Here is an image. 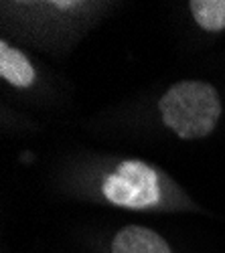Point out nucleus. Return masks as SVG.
<instances>
[{"instance_id": "4", "label": "nucleus", "mask_w": 225, "mask_h": 253, "mask_svg": "<svg viewBox=\"0 0 225 253\" xmlns=\"http://www.w3.org/2000/svg\"><path fill=\"white\" fill-rule=\"evenodd\" d=\"M0 75L14 87H29L35 81V69L27 55L10 47L6 41L0 43Z\"/></svg>"}, {"instance_id": "5", "label": "nucleus", "mask_w": 225, "mask_h": 253, "mask_svg": "<svg viewBox=\"0 0 225 253\" xmlns=\"http://www.w3.org/2000/svg\"><path fill=\"white\" fill-rule=\"evenodd\" d=\"M189 6L201 29L211 33L225 29V0H191Z\"/></svg>"}, {"instance_id": "3", "label": "nucleus", "mask_w": 225, "mask_h": 253, "mask_svg": "<svg viewBox=\"0 0 225 253\" xmlns=\"http://www.w3.org/2000/svg\"><path fill=\"white\" fill-rule=\"evenodd\" d=\"M112 253H171V247L152 229L130 225L114 237Z\"/></svg>"}, {"instance_id": "1", "label": "nucleus", "mask_w": 225, "mask_h": 253, "mask_svg": "<svg viewBox=\"0 0 225 253\" xmlns=\"http://www.w3.org/2000/svg\"><path fill=\"white\" fill-rule=\"evenodd\" d=\"M158 110L169 128L182 140L209 136L221 118V101L213 85L180 81L160 97Z\"/></svg>"}, {"instance_id": "2", "label": "nucleus", "mask_w": 225, "mask_h": 253, "mask_svg": "<svg viewBox=\"0 0 225 253\" xmlns=\"http://www.w3.org/2000/svg\"><path fill=\"white\" fill-rule=\"evenodd\" d=\"M104 197L128 209H144L160 201V184L154 168L140 160H126L104 182Z\"/></svg>"}, {"instance_id": "6", "label": "nucleus", "mask_w": 225, "mask_h": 253, "mask_svg": "<svg viewBox=\"0 0 225 253\" xmlns=\"http://www.w3.org/2000/svg\"><path fill=\"white\" fill-rule=\"evenodd\" d=\"M53 4H55V6H59V8H69L73 2H53Z\"/></svg>"}]
</instances>
